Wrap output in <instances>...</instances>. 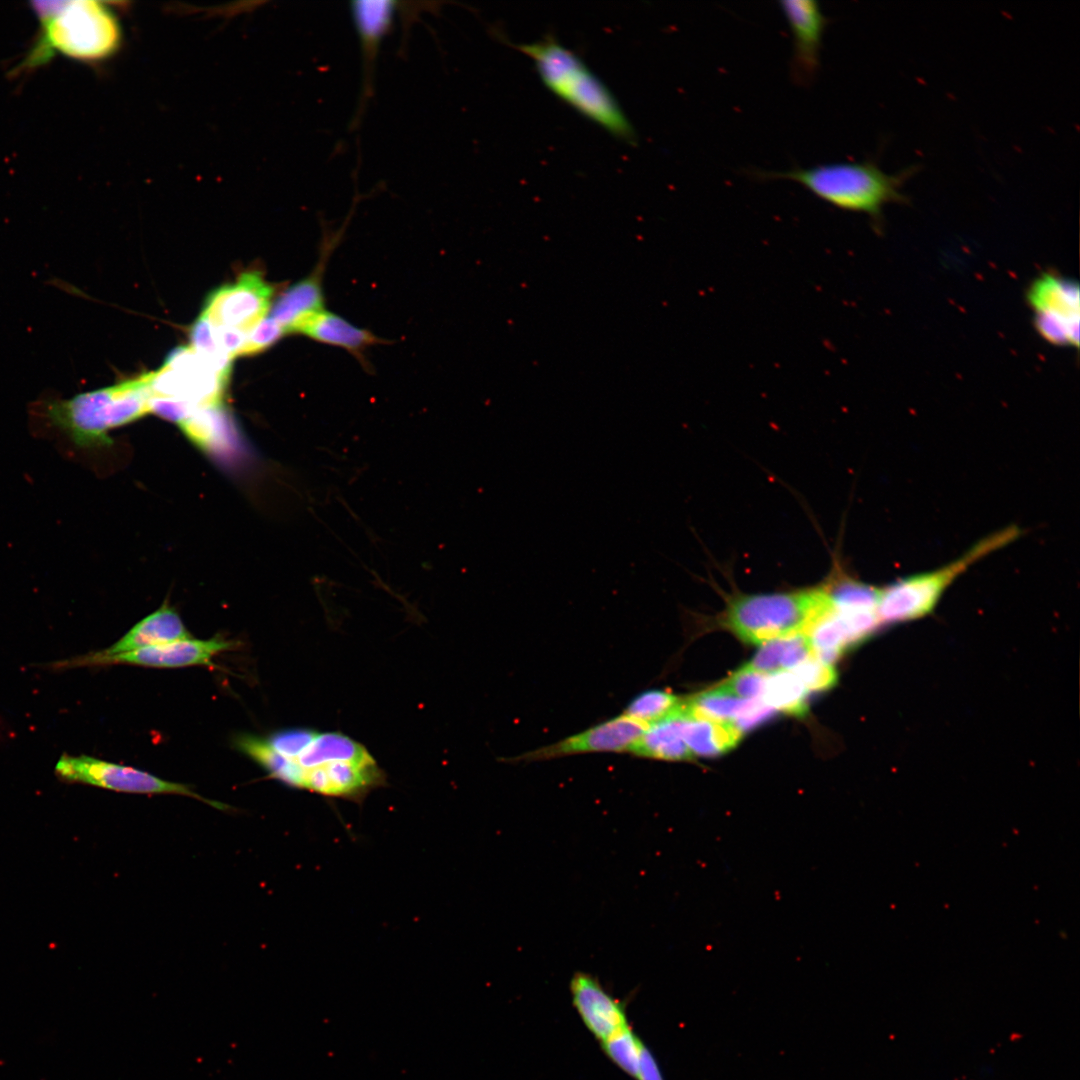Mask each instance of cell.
<instances>
[{
	"label": "cell",
	"mask_w": 1080,
	"mask_h": 1080,
	"mask_svg": "<svg viewBox=\"0 0 1080 1080\" xmlns=\"http://www.w3.org/2000/svg\"><path fill=\"white\" fill-rule=\"evenodd\" d=\"M642 1044L643 1042L633 1033L630 1026L601 1042L602 1049L609 1059L635 1079L638 1074Z\"/></svg>",
	"instance_id": "obj_27"
},
{
	"label": "cell",
	"mask_w": 1080,
	"mask_h": 1080,
	"mask_svg": "<svg viewBox=\"0 0 1080 1080\" xmlns=\"http://www.w3.org/2000/svg\"><path fill=\"white\" fill-rule=\"evenodd\" d=\"M512 46L533 61L555 96L616 138L636 142L634 128L610 89L577 54L552 36Z\"/></svg>",
	"instance_id": "obj_3"
},
{
	"label": "cell",
	"mask_w": 1080,
	"mask_h": 1080,
	"mask_svg": "<svg viewBox=\"0 0 1080 1080\" xmlns=\"http://www.w3.org/2000/svg\"><path fill=\"white\" fill-rule=\"evenodd\" d=\"M55 773L66 782L89 784L109 790L129 793H172L200 798L187 786L160 779L147 772L86 755L63 754L56 763Z\"/></svg>",
	"instance_id": "obj_10"
},
{
	"label": "cell",
	"mask_w": 1080,
	"mask_h": 1080,
	"mask_svg": "<svg viewBox=\"0 0 1080 1080\" xmlns=\"http://www.w3.org/2000/svg\"><path fill=\"white\" fill-rule=\"evenodd\" d=\"M189 638L190 633L179 615L171 608L163 606L138 622L112 646L97 653L112 656Z\"/></svg>",
	"instance_id": "obj_18"
},
{
	"label": "cell",
	"mask_w": 1080,
	"mask_h": 1080,
	"mask_svg": "<svg viewBox=\"0 0 1080 1080\" xmlns=\"http://www.w3.org/2000/svg\"><path fill=\"white\" fill-rule=\"evenodd\" d=\"M338 239V236L333 238L328 236L321 249L320 263L314 272L287 288L274 302L270 316L282 326L286 333L298 332L312 316L324 309L321 276L328 256Z\"/></svg>",
	"instance_id": "obj_16"
},
{
	"label": "cell",
	"mask_w": 1080,
	"mask_h": 1080,
	"mask_svg": "<svg viewBox=\"0 0 1080 1080\" xmlns=\"http://www.w3.org/2000/svg\"><path fill=\"white\" fill-rule=\"evenodd\" d=\"M1080 293L1076 282L1051 273L1036 278L1027 291L1034 326L1048 343L1079 346Z\"/></svg>",
	"instance_id": "obj_9"
},
{
	"label": "cell",
	"mask_w": 1080,
	"mask_h": 1080,
	"mask_svg": "<svg viewBox=\"0 0 1080 1080\" xmlns=\"http://www.w3.org/2000/svg\"><path fill=\"white\" fill-rule=\"evenodd\" d=\"M637 1080H664L661 1069L651 1051L643 1043L640 1052Z\"/></svg>",
	"instance_id": "obj_31"
},
{
	"label": "cell",
	"mask_w": 1080,
	"mask_h": 1080,
	"mask_svg": "<svg viewBox=\"0 0 1080 1080\" xmlns=\"http://www.w3.org/2000/svg\"><path fill=\"white\" fill-rule=\"evenodd\" d=\"M572 1003L588 1030L601 1042L628 1027L624 1006L590 973L573 974Z\"/></svg>",
	"instance_id": "obj_15"
},
{
	"label": "cell",
	"mask_w": 1080,
	"mask_h": 1080,
	"mask_svg": "<svg viewBox=\"0 0 1080 1080\" xmlns=\"http://www.w3.org/2000/svg\"><path fill=\"white\" fill-rule=\"evenodd\" d=\"M298 333L322 344L342 348L360 360L368 348L383 342L370 331L324 309L312 316Z\"/></svg>",
	"instance_id": "obj_19"
},
{
	"label": "cell",
	"mask_w": 1080,
	"mask_h": 1080,
	"mask_svg": "<svg viewBox=\"0 0 1080 1080\" xmlns=\"http://www.w3.org/2000/svg\"><path fill=\"white\" fill-rule=\"evenodd\" d=\"M286 763L281 782L330 798L362 801L386 776L367 748L337 731L293 728L266 739Z\"/></svg>",
	"instance_id": "obj_1"
},
{
	"label": "cell",
	"mask_w": 1080,
	"mask_h": 1080,
	"mask_svg": "<svg viewBox=\"0 0 1080 1080\" xmlns=\"http://www.w3.org/2000/svg\"><path fill=\"white\" fill-rule=\"evenodd\" d=\"M645 728L621 714L555 743L514 756L508 761L533 762L589 753H629Z\"/></svg>",
	"instance_id": "obj_12"
},
{
	"label": "cell",
	"mask_w": 1080,
	"mask_h": 1080,
	"mask_svg": "<svg viewBox=\"0 0 1080 1080\" xmlns=\"http://www.w3.org/2000/svg\"><path fill=\"white\" fill-rule=\"evenodd\" d=\"M831 609L825 585L768 594H740L725 610V622L740 639L753 644L808 634Z\"/></svg>",
	"instance_id": "obj_6"
},
{
	"label": "cell",
	"mask_w": 1080,
	"mask_h": 1080,
	"mask_svg": "<svg viewBox=\"0 0 1080 1080\" xmlns=\"http://www.w3.org/2000/svg\"><path fill=\"white\" fill-rule=\"evenodd\" d=\"M682 713L683 708L679 713L646 727L629 753L640 758L662 761L693 760L694 755L682 736Z\"/></svg>",
	"instance_id": "obj_20"
},
{
	"label": "cell",
	"mask_w": 1080,
	"mask_h": 1080,
	"mask_svg": "<svg viewBox=\"0 0 1080 1080\" xmlns=\"http://www.w3.org/2000/svg\"><path fill=\"white\" fill-rule=\"evenodd\" d=\"M233 643L224 639L209 640L182 639L138 650L102 656L98 653L74 659L63 660L55 667H75L110 663H127L150 667H183L191 665H210L215 655L228 650Z\"/></svg>",
	"instance_id": "obj_13"
},
{
	"label": "cell",
	"mask_w": 1080,
	"mask_h": 1080,
	"mask_svg": "<svg viewBox=\"0 0 1080 1080\" xmlns=\"http://www.w3.org/2000/svg\"><path fill=\"white\" fill-rule=\"evenodd\" d=\"M813 654L809 637L797 634L763 643L750 664L763 674H772L790 671Z\"/></svg>",
	"instance_id": "obj_22"
},
{
	"label": "cell",
	"mask_w": 1080,
	"mask_h": 1080,
	"mask_svg": "<svg viewBox=\"0 0 1080 1080\" xmlns=\"http://www.w3.org/2000/svg\"><path fill=\"white\" fill-rule=\"evenodd\" d=\"M285 334L287 333L282 326L271 316L264 317L248 331L240 355L262 352L278 342Z\"/></svg>",
	"instance_id": "obj_30"
},
{
	"label": "cell",
	"mask_w": 1080,
	"mask_h": 1080,
	"mask_svg": "<svg viewBox=\"0 0 1080 1080\" xmlns=\"http://www.w3.org/2000/svg\"><path fill=\"white\" fill-rule=\"evenodd\" d=\"M802 682L808 691L829 689L837 682V673L833 666L814 654L790 670Z\"/></svg>",
	"instance_id": "obj_28"
},
{
	"label": "cell",
	"mask_w": 1080,
	"mask_h": 1080,
	"mask_svg": "<svg viewBox=\"0 0 1080 1080\" xmlns=\"http://www.w3.org/2000/svg\"><path fill=\"white\" fill-rule=\"evenodd\" d=\"M779 4L793 38V75L799 82L808 83L818 71L827 18L816 1L786 0Z\"/></svg>",
	"instance_id": "obj_14"
},
{
	"label": "cell",
	"mask_w": 1080,
	"mask_h": 1080,
	"mask_svg": "<svg viewBox=\"0 0 1080 1080\" xmlns=\"http://www.w3.org/2000/svg\"><path fill=\"white\" fill-rule=\"evenodd\" d=\"M40 21L39 37L19 69H33L56 53L95 62L116 52L121 42L119 22L103 2L93 0L34 1Z\"/></svg>",
	"instance_id": "obj_2"
},
{
	"label": "cell",
	"mask_w": 1080,
	"mask_h": 1080,
	"mask_svg": "<svg viewBox=\"0 0 1080 1080\" xmlns=\"http://www.w3.org/2000/svg\"><path fill=\"white\" fill-rule=\"evenodd\" d=\"M756 700L740 699L716 687L684 700V711L692 717L735 724Z\"/></svg>",
	"instance_id": "obj_23"
},
{
	"label": "cell",
	"mask_w": 1080,
	"mask_h": 1080,
	"mask_svg": "<svg viewBox=\"0 0 1080 1080\" xmlns=\"http://www.w3.org/2000/svg\"><path fill=\"white\" fill-rule=\"evenodd\" d=\"M147 374L66 399L42 403V415L79 447L111 443L112 429L149 413Z\"/></svg>",
	"instance_id": "obj_5"
},
{
	"label": "cell",
	"mask_w": 1080,
	"mask_h": 1080,
	"mask_svg": "<svg viewBox=\"0 0 1080 1080\" xmlns=\"http://www.w3.org/2000/svg\"><path fill=\"white\" fill-rule=\"evenodd\" d=\"M807 636L814 655L831 665L848 648L856 645L849 629L833 606L813 625Z\"/></svg>",
	"instance_id": "obj_24"
},
{
	"label": "cell",
	"mask_w": 1080,
	"mask_h": 1080,
	"mask_svg": "<svg viewBox=\"0 0 1080 1080\" xmlns=\"http://www.w3.org/2000/svg\"><path fill=\"white\" fill-rule=\"evenodd\" d=\"M274 288L257 271L242 273L235 282L214 290L201 314L215 327L248 332L272 304Z\"/></svg>",
	"instance_id": "obj_11"
},
{
	"label": "cell",
	"mask_w": 1080,
	"mask_h": 1080,
	"mask_svg": "<svg viewBox=\"0 0 1080 1080\" xmlns=\"http://www.w3.org/2000/svg\"><path fill=\"white\" fill-rule=\"evenodd\" d=\"M391 0H356L350 2V12L356 28L363 62L362 103L372 94L375 62L381 42L391 30L397 10Z\"/></svg>",
	"instance_id": "obj_17"
},
{
	"label": "cell",
	"mask_w": 1080,
	"mask_h": 1080,
	"mask_svg": "<svg viewBox=\"0 0 1080 1080\" xmlns=\"http://www.w3.org/2000/svg\"><path fill=\"white\" fill-rule=\"evenodd\" d=\"M1020 534V528L1015 525L995 531L950 563L881 588L878 600L881 623L907 622L926 616L936 607L947 588L970 566L1014 542Z\"/></svg>",
	"instance_id": "obj_7"
},
{
	"label": "cell",
	"mask_w": 1080,
	"mask_h": 1080,
	"mask_svg": "<svg viewBox=\"0 0 1080 1080\" xmlns=\"http://www.w3.org/2000/svg\"><path fill=\"white\" fill-rule=\"evenodd\" d=\"M684 700L661 689H649L635 696L622 714L648 727L679 713Z\"/></svg>",
	"instance_id": "obj_26"
},
{
	"label": "cell",
	"mask_w": 1080,
	"mask_h": 1080,
	"mask_svg": "<svg viewBox=\"0 0 1080 1080\" xmlns=\"http://www.w3.org/2000/svg\"><path fill=\"white\" fill-rule=\"evenodd\" d=\"M808 690L792 671H778L766 677L762 701L781 712L802 716L807 711Z\"/></svg>",
	"instance_id": "obj_25"
},
{
	"label": "cell",
	"mask_w": 1080,
	"mask_h": 1080,
	"mask_svg": "<svg viewBox=\"0 0 1080 1080\" xmlns=\"http://www.w3.org/2000/svg\"><path fill=\"white\" fill-rule=\"evenodd\" d=\"M682 736L695 756H716L733 749L742 737V731L733 723L718 722L692 717L683 706Z\"/></svg>",
	"instance_id": "obj_21"
},
{
	"label": "cell",
	"mask_w": 1080,
	"mask_h": 1080,
	"mask_svg": "<svg viewBox=\"0 0 1080 1080\" xmlns=\"http://www.w3.org/2000/svg\"><path fill=\"white\" fill-rule=\"evenodd\" d=\"M915 169L909 167L897 174H886L869 160L796 167L787 171H757L754 175L759 179L796 182L838 209L879 218L887 203L907 200L901 188Z\"/></svg>",
	"instance_id": "obj_4"
},
{
	"label": "cell",
	"mask_w": 1080,
	"mask_h": 1080,
	"mask_svg": "<svg viewBox=\"0 0 1080 1080\" xmlns=\"http://www.w3.org/2000/svg\"><path fill=\"white\" fill-rule=\"evenodd\" d=\"M230 373L191 346H181L169 353L161 368L147 373V379L151 396L199 409L222 404Z\"/></svg>",
	"instance_id": "obj_8"
},
{
	"label": "cell",
	"mask_w": 1080,
	"mask_h": 1080,
	"mask_svg": "<svg viewBox=\"0 0 1080 1080\" xmlns=\"http://www.w3.org/2000/svg\"><path fill=\"white\" fill-rule=\"evenodd\" d=\"M766 676L746 664L738 669L719 689L745 700L762 696Z\"/></svg>",
	"instance_id": "obj_29"
}]
</instances>
